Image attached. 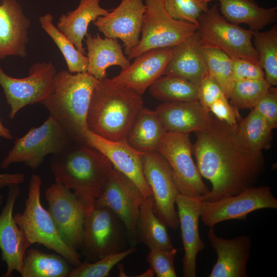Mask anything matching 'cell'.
I'll return each mask as SVG.
<instances>
[{
  "mask_svg": "<svg viewBox=\"0 0 277 277\" xmlns=\"http://www.w3.org/2000/svg\"><path fill=\"white\" fill-rule=\"evenodd\" d=\"M85 142L105 155L115 169L137 186L145 197L152 195L143 173L144 152L134 148L127 142L104 138L89 129L85 134Z\"/></svg>",
  "mask_w": 277,
  "mask_h": 277,
  "instance_id": "obj_18",
  "label": "cell"
},
{
  "mask_svg": "<svg viewBox=\"0 0 277 277\" xmlns=\"http://www.w3.org/2000/svg\"><path fill=\"white\" fill-rule=\"evenodd\" d=\"M6 204L0 214V249L7 270L2 276L10 277L14 271L21 273L24 259L32 244L17 224L13 214L15 203L20 194L18 185L8 187Z\"/></svg>",
  "mask_w": 277,
  "mask_h": 277,
  "instance_id": "obj_17",
  "label": "cell"
},
{
  "mask_svg": "<svg viewBox=\"0 0 277 277\" xmlns=\"http://www.w3.org/2000/svg\"><path fill=\"white\" fill-rule=\"evenodd\" d=\"M97 81L87 72L62 70L54 76L50 94L41 103L74 142L85 143L87 113Z\"/></svg>",
  "mask_w": 277,
  "mask_h": 277,
  "instance_id": "obj_4",
  "label": "cell"
},
{
  "mask_svg": "<svg viewBox=\"0 0 277 277\" xmlns=\"http://www.w3.org/2000/svg\"><path fill=\"white\" fill-rule=\"evenodd\" d=\"M100 2V0H80L77 7L62 14L56 24V27L84 54L86 52L83 46V40L88 33L89 25L109 11L101 7Z\"/></svg>",
  "mask_w": 277,
  "mask_h": 277,
  "instance_id": "obj_27",
  "label": "cell"
},
{
  "mask_svg": "<svg viewBox=\"0 0 277 277\" xmlns=\"http://www.w3.org/2000/svg\"><path fill=\"white\" fill-rule=\"evenodd\" d=\"M197 31L204 46L219 49L232 59L259 61L258 53L252 42L253 31L227 21L216 4L201 14Z\"/></svg>",
  "mask_w": 277,
  "mask_h": 277,
  "instance_id": "obj_8",
  "label": "cell"
},
{
  "mask_svg": "<svg viewBox=\"0 0 277 277\" xmlns=\"http://www.w3.org/2000/svg\"><path fill=\"white\" fill-rule=\"evenodd\" d=\"M3 196L0 194V206H1V205L2 204V203H3Z\"/></svg>",
  "mask_w": 277,
  "mask_h": 277,
  "instance_id": "obj_46",
  "label": "cell"
},
{
  "mask_svg": "<svg viewBox=\"0 0 277 277\" xmlns=\"http://www.w3.org/2000/svg\"><path fill=\"white\" fill-rule=\"evenodd\" d=\"M231 126L213 116L206 127L194 132L192 153L202 176L212 188L202 201H215L254 186L265 169L262 153L241 149L235 144Z\"/></svg>",
  "mask_w": 277,
  "mask_h": 277,
  "instance_id": "obj_1",
  "label": "cell"
},
{
  "mask_svg": "<svg viewBox=\"0 0 277 277\" xmlns=\"http://www.w3.org/2000/svg\"><path fill=\"white\" fill-rule=\"evenodd\" d=\"M168 13L174 19L199 25L201 14L206 11L205 0H163Z\"/></svg>",
  "mask_w": 277,
  "mask_h": 277,
  "instance_id": "obj_38",
  "label": "cell"
},
{
  "mask_svg": "<svg viewBox=\"0 0 277 277\" xmlns=\"http://www.w3.org/2000/svg\"><path fill=\"white\" fill-rule=\"evenodd\" d=\"M207 238L217 259L209 277H247V264L250 257L251 238L246 235L231 239L217 236L209 227Z\"/></svg>",
  "mask_w": 277,
  "mask_h": 277,
  "instance_id": "obj_20",
  "label": "cell"
},
{
  "mask_svg": "<svg viewBox=\"0 0 277 277\" xmlns=\"http://www.w3.org/2000/svg\"><path fill=\"white\" fill-rule=\"evenodd\" d=\"M217 1L220 13L229 22L247 24L249 29L260 31L277 20V7L260 6L255 0H205Z\"/></svg>",
  "mask_w": 277,
  "mask_h": 277,
  "instance_id": "obj_26",
  "label": "cell"
},
{
  "mask_svg": "<svg viewBox=\"0 0 277 277\" xmlns=\"http://www.w3.org/2000/svg\"><path fill=\"white\" fill-rule=\"evenodd\" d=\"M25 180V175L22 173H0V189L18 185Z\"/></svg>",
  "mask_w": 277,
  "mask_h": 277,
  "instance_id": "obj_44",
  "label": "cell"
},
{
  "mask_svg": "<svg viewBox=\"0 0 277 277\" xmlns=\"http://www.w3.org/2000/svg\"><path fill=\"white\" fill-rule=\"evenodd\" d=\"M223 97L227 98L220 86L212 78L206 75L198 87V101L202 106L209 111L214 102Z\"/></svg>",
  "mask_w": 277,
  "mask_h": 277,
  "instance_id": "obj_41",
  "label": "cell"
},
{
  "mask_svg": "<svg viewBox=\"0 0 277 277\" xmlns=\"http://www.w3.org/2000/svg\"><path fill=\"white\" fill-rule=\"evenodd\" d=\"M166 132L155 111L144 107L129 131L127 143L144 153L155 151Z\"/></svg>",
  "mask_w": 277,
  "mask_h": 277,
  "instance_id": "obj_30",
  "label": "cell"
},
{
  "mask_svg": "<svg viewBox=\"0 0 277 277\" xmlns=\"http://www.w3.org/2000/svg\"><path fill=\"white\" fill-rule=\"evenodd\" d=\"M177 251L174 247L150 250L147 261L157 277L177 276L174 262Z\"/></svg>",
  "mask_w": 277,
  "mask_h": 277,
  "instance_id": "obj_39",
  "label": "cell"
},
{
  "mask_svg": "<svg viewBox=\"0 0 277 277\" xmlns=\"http://www.w3.org/2000/svg\"><path fill=\"white\" fill-rule=\"evenodd\" d=\"M145 197L132 181L113 167L94 206L110 209L124 224L130 245L135 247L138 242L136 224L140 205Z\"/></svg>",
  "mask_w": 277,
  "mask_h": 277,
  "instance_id": "obj_13",
  "label": "cell"
},
{
  "mask_svg": "<svg viewBox=\"0 0 277 277\" xmlns=\"http://www.w3.org/2000/svg\"><path fill=\"white\" fill-rule=\"evenodd\" d=\"M201 201V196L193 197L180 193L175 201L184 250L182 259L184 277L196 276L197 255L205 246L199 230Z\"/></svg>",
  "mask_w": 277,
  "mask_h": 277,
  "instance_id": "obj_19",
  "label": "cell"
},
{
  "mask_svg": "<svg viewBox=\"0 0 277 277\" xmlns=\"http://www.w3.org/2000/svg\"><path fill=\"white\" fill-rule=\"evenodd\" d=\"M73 143L60 125L49 115L42 125L31 127L24 135L15 140L0 167L6 169L13 164L23 163L36 169L47 155L62 152Z\"/></svg>",
  "mask_w": 277,
  "mask_h": 277,
  "instance_id": "obj_6",
  "label": "cell"
},
{
  "mask_svg": "<svg viewBox=\"0 0 277 277\" xmlns=\"http://www.w3.org/2000/svg\"><path fill=\"white\" fill-rule=\"evenodd\" d=\"M198 86L182 78L163 75L149 87L154 98L163 102L198 100Z\"/></svg>",
  "mask_w": 277,
  "mask_h": 277,
  "instance_id": "obj_33",
  "label": "cell"
},
{
  "mask_svg": "<svg viewBox=\"0 0 277 277\" xmlns=\"http://www.w3.org/2000/svg\"><path fill=\"white\" fill-rule=\"evenodd\" d=\"M143 169L151 190L154 213L167 227L176 230L179 220L175 205L180 192L174 181L170 165L163 156L155 150L145 152Z\"/></svg>",
  "mask_w": 277,
  "mask_h": 277,
  "instance_id": "obj_14",
  "label": "cell"
},
{
  "mask_svg": "<svg viewBox=\"0 0 277 277\" xmlns=\"http://www.w3.org/2000/svg\"><path fill=\"white\" fill-rule=\"evenodd\" d=\"M136 250L135 247L131 246L94 262L86 261L72 270L69 277H107L115 265Z\"/></svg>",
  "mask_w": 277,
  "mask_h": 277,
  "instance_id": "obj_37",
  "label": "cell"
},
{
  "mask_svg": "<svg viewBox=\"0 0 277 277\" xmlns=\"http://www.w3.org/2000/svg\"><path fill=\"white\" fill-rule=\"evenodd\" d=\"M271 85L265 78L234 81L228 100L235 109H253Z\"/></svg>",
  "mask_w": 277,
  "mask_h": 277,
  "instance_id": "obj_36",
  "label": "cell"
},
{
  "mask_svg": "<svg viewBox=\"0 0 277 277\" xmlns=\"http://www.w3.org/2000/svg\"><path fill=\"white\" fill-rule=\"evenodd\" d=\"M253 46L259 55V62L265 78L271 86L277 85V26L266 31L253 33Z\"/></svg>",
  "mask_w": 277,
  "mask_h": 277,
  "instance_id": "obj_34",
  "label": "cell"
},
{
  "mask_svg": "<svg viewBox=\"0 0 277 277\" xmlns=\"http://www.w3.org/2000/svg\"><path fill=\"white\" fill-rule=\"evenodd\" d=\"M50 167L55 182L92 204L103 193L113 168L100 151L86 143L76 142L52 154Z\"/></svg>",
  "mask_w": 277,
  "mask_h": 277,
  "instance_id": "obj_3",
  "label": "cell"
},
{
  "mask_svg": "<svg viewBox=\"0 0 277 277\" xmlns=\"http://www.w3.org/2000/svg\"><path fill=\"white\" fill-rule=\"evenodd\" d=\"M153 202L152 195L149 196L140 205L136 224L137 241L149 250L172 248L174 247L167 226L154 213Z\"/></svg>",
  "mask_w": 277,
  "mask_h": 277,
  "instance_id": "obj_29",
  "label": "cell"
},
{
  "mask_svg": "<svg viewBox=\"0 0 277 277\" xmlns=\"http://www.w3.org/2000/svg\"><path fill=\"white\" fill-rule=\"evenodd\" d=\"M172 53V47L148 50L135 57L111 79L117 84L129 87L143 95L145 91L163 75Z\"/></svg>",
  "mask_w": 277,
  "mask_h": 277,
  "instance_id": "obj_21",
  "label": "cell"
},
{
  "mask_svg": "<svg viewBox=\"0 0 277 277\" xmlns=\"http://www.w3.org/2000/svg\"><path fill=\"white\" fill-rule=\"evenodd\" d=\"M156 151L170 165L174 181L180 193L200 197L209 191L210 189L203 181L193 160L192 145L189 134L166 132Z\"/></svg>",
  "mask_w": 277,
  "mask_h": 277,
  "instance_id": "obj_10",
  "label": "cell"
},
{
  "mask_svg": "<svg viewBox=\"0 0 277 277\" xmlns=\"http://www.w3.org/2000/svg\"><path fill=\"white\" fill-rule=\"evenodd\" d=\"M123 233L117 216L109 209L93 206L84 224L81 247L92 262L122 251Z\"/></svg>",
  "mask_w": 277,
  "mask_h": 277,
  "instance_id": "obj_15",
  "label": "cell"
},
{
  "mask_svg": "<svg viewBox=\"0 0 277 277\" xmlns=\"http://www.w3.org/2000/svg\"><path fill=\"white\" fill-rule=\"evenodd\" d=\"M232 73L234 81L265 78V73L259 61L246 58L232 59Z\"/></svg>",
  "mask_w": 277,
  "mask_h": 277,
  "instance_id": "obj_40",
  "label": "cell"
},
{
  "mask_svg": "<svg viewBox=\"0 0 277 277\" xmlns=\"http://www.w3.org/2000/svg\"><path fill=\"white\" fill-rule=\"evenodd\" d=\"M0 136L7 140H12L13 138V137L10 131L3 125L1 120H0Z\"/></svg>",
  "mask_w": 277,
  "mask_h": 277,
  "instance_id": "obj_45",
  "label": "cell"
},
{
  "mask_svg": "<svg viewBox=\"0 0 277 277\" xmlns=\"http://www.w3.org/2000/svg\"><path fill=\"white\" fill-rule=\"evenodd\" d=\"M254 109L274 129L277 127V90L272 86L259 101Z\"/></svg>",
  "mask_w": 277,
  "mask_h": 277,
  "instance_id": "obj_42",
  "label": "cell"
},
{
  "mask_svg": "<svg viewBox=\"0 0 277 277\" xmlns=\"http://www.w3.org/2000/svg\"><path fill=\"white\" fill-rule=\"evenodd\" d=\"M154 111L166 132L189 134L207 127L213 117L198 100L163 102Z\"/></svg>",
  "mask_w": 277,
  "mask_h": 277,
  "instance_id": "obj_23",
  "label": "cell"
},
{
  "mask_svg": "<svg viewBox=\"0 0 277 277\" xmlns=\"http://www.w3.org/2000/svg\"><path fill=\"white\" fill-rule=\"evenodd\" d=\"M163 75L179 77L199 87L207 71L197 30L172 47V56Z\"/></svg>",
  "mask_w": 277,
  "mask_h": 277,
  "instance_id": "obj_24",
  "label": "cell"
},
{
  "mask_svg": "<svg viewBox=\"0 0 277 277\" xmlns=\"http://www.w3.org/2000/svg\"><path fill=\"white\" fill-rule=\"evenodd\" d=\"M263 209H277V199L269 186H254L217 201L202 200L200 218L205 226L213 227L225 221H244L251 212Z\"/></svg>",
  "mask_w": 277,
  "mask_h": 277,
  "instance_id": "obj_11",
  "label": "cell"
},
{
  "mask_svg": "<svg viewBox=\"0 0 277 277\" xmlns=\"http://www.w3.org/2000/svg\"><path fill=\"white\" fill-rule=\"evenodd\" d=\"M57 71L50 62H38L29 69V75L15 78L7 74L0 67V86L10 107L9 117L28 105L41 103L50 94Z\"/></svg>",
  "mask_w": 277,
  "mask_h": 277,
  "instance_id": "obj_12",
  "label": "cell"
},
{
  "mask_svg": "<svg viewBox=\"0 0 277 277\" xmlns=\"http://www.w3.org/2000/svg\"><path fill=\"white\" fill-rule=\"evenodd\" d=\"M53 16L47 13L39 17L42 28L49 35L58 47L66 61L68 70L72 73L87 72L88 57L80 52L71 41L53 22Z\"/></svg>",
  "mask_w": 277,
  "mask_h": 277,
  "instance_id": "obj_32",
  "label": "cell"
},
{
  "mask_svg": "<svg viewBox=\"0 0 277 277\" xmlns=\"http://www.w3.org/2000/svg\"><path fill=\"white\" fill-rule=\"evenodd\" d=\"M48 211L63 240L69 245L81 247L83 226L88 211L94 206L71 189L55 182L45 191Z\"/></svg>",
  "mask_w": 277,
  "mask_h": 277,
  "instance_id": "obj_9",
  "label": "cell"
},
{
  "mask_svg": "<svg viewBox=\"0 0 277 277\" xmlns=\"http://www.w3.org/2000/svg\"><path fill=\"white\" fill-rule=\"evenodd\" d=\"M273 129L254 108L233 127V137L241 149L253 153H262L270 147Z\"/></svg>",
  "mask_w": 277,
  "mask_h": 277,
  "instance_id": "obj_28",
  "label": "cell"
},
{
  "mask_svg": "<svg viewBox=\"0 0 277 277\" xmlns=\"http://www.w3.org/2000/svg\"><path fill=\"white\" fill-rule=\"evenodd\" d=\"M142 95L110 78L97 80L87 116L88 129L104 138L127 142L129 131L140 110Z\"/></svg>",
  "mask_w": 277,
  "mask_h": 277,
  "instance_id": "obj_2",
  "label": "cell"
},
{
  "mask_svg": "<svg viewBox=\"0 0 277 277\" xmlns=\"http://www.w3.org/2000/svg\"><path fill=\"white\" fill-rule=\"evenodd\" d=\"M69 263L62 255L44 252L31 248L27 250L22 271V277H69Z\"/></svg>",
  "mask_w": 277,
  "mask_h": 277,
  "instance_id": "obj_31",
  "label": "cell"
},
{
  "mask_svg": "<svg viewBox=\"0 0 277 277\" xmlns=\"http://www.w3.org/2000/svg\"><path fill=\"white\" fill-rule=\"evenodd\" d=\"M85 42L88 50L87 72L97 80L107 77V69L111 66L124 69L130 64L117 39L102 38L98 33L94 36L88 33Z\"/></svg>",
  "mask_w": 277,
  "mask_h": 277,
  "instance_id": "obj_25",
  "label": "cell"
},
{
  "mask_svg": "<svg viewBox=\"0 0 277 277\" xmlns=\"http://www.w3.org/2000/svg\"><path fill=\"white\" fill-rule=\"evenodd\" d=\"M145 10L143 0H122L117 7L92 23L105 37L121 40L128 55L139 42Z\"/></svg>",
  "mask_w": 277,
  "mask_h": 277,
  "instance_id": "obj_16",
  "label": "cell"
},
{
  "mask_svg": "<svg viewBox=\"0 0 277 277\" xmlns=\"http://www.w3.org/2000/svg\"><path fill=\"white\" fill-rule=\"evenodd\" d=\"M30 19L16 0H2L0 4V59L7 56L27 55Z\"/></svg>",
  "mask_w": 277,
  "mask_h": 277,
  "instance_id": "obj_22",
  "label": "cell"
},
{
  "mask_svg": "<svg viewBox=\"0 0 277 277\" xmlns=\"http://www.w3.org/2000/svg\"><path fill=\"white\" fill-rule=\"evenodd\" d=\"M228 99L223 97L214 102L210 107L209 111L218 120L231 126H235L239 114L236 109L229 102Z\"/></svg>",
  "mask_w": 277,
  "mask_h": 277,
  "instance_id": "obj_43",
  "label": "cell"
},
{
  "mask_svg": "<svg viewBox=\"0 0 277 277\" xmlns=\"http://www.w3.org/2000/svg\"><path fill=\"white\" fill-rule=\"evenodd\" d=\"M145 2L142 36L127 55L129 60L149 50L173 47L197 30V25L173 18L166 11L163 0Z\"/></svg>",
  "mask_w": 277,
  "mask_h": 277,
  "instance_id": "obj_7",
  "label": "cell"
},
{
  "mask_svg": "<svg viewBox=\"0 0 277 277\" xmlns=\"http://www.w3.org/2000/svg\"><path fill=\"white\" fill-rule=\"evenodd\" d=\"M42 183L39 175H32L24 210L14 214V219L31 244H42L55 251L76 267L81 264L80 254L63 240L48 210L42 205Z\"/></svg>",
  "mask_w": 277,
  "mask_h": 277,
  "instance_id": "obj_5",
  "label": "cell"
},
{
  "mask_svg": "<svg viewBox=\"0 0 277 277\" xmlns=\"http://www.w3.org/2000/svg\"><path fill=\"white\" fill-rule=\"evenodd\" d=\"M202 53L207 75L220 86L228 99L234 84L232 58L221 50L202 45Z\"/></svg>",
  "mask_w": 277,
  "mask_h": 277,
  "instance_id": "obj_35",
  "label": "cell"
}]
</instances>
